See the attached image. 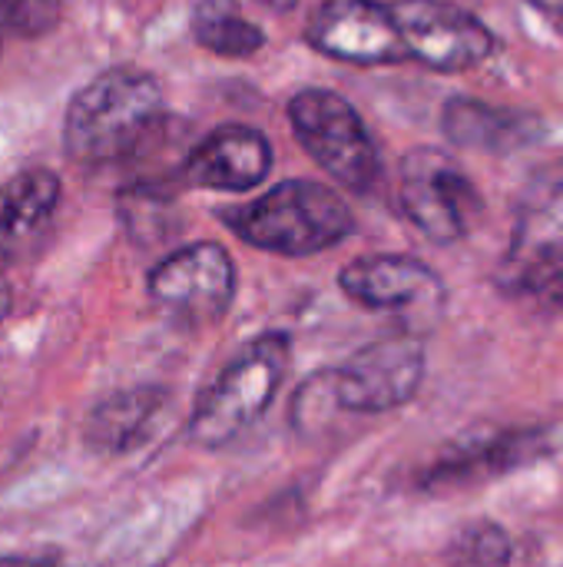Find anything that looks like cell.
Masks as SVG:
<instances>
[{
    "label": "cell",
    "instance_id": "1",
    "mask_svg": "<svg viewBox=\"0 0 563 567\" xmlns=\"http://www.w3.org/2000/svg\"><path fill=\"white\" fill-rule=\"evenodd\" d=\"M163 120V86L139 66H113L66 106L63 150L76 166H110L136 153Z\"/></svg>",
    "mask_w": 563,
    "mask_h": 567
},
{
    "label": "cell",
    "instance_id": "2",
    "mask_svg": "<svg viewBox=\"0 0 563 567\" xmlns=\"http://www.w3.org/2000/svg\"><path fill=\"white\" fill-rule=\"evenodd\" d=\"M222 223L242 243L275 256H315L355 233L348 203L309 179H285L259 199L226 209Z\"/></svg>",
    "mask_w": 563,
    "mask_h": 567
},
{
    "label": "cell",
    "instance_id": "3",
    "mask_svg": "<svg viewBox=\"0 0 563 567\" xmlns=\"http://www.w3.org/2000/svg\"><path fill=\"white\" fill-rule=\"evenodd\" d=\"M498 286L548 312H563V159L528 183Z\"/></svg>",
    "mask_w": 563,
    "mask_h": 567
},
{
    "label": "cell",
    "instance_id": "4",
    "mask_svg": "<svg viewBox=\"0 0 563 567\" xmlns=\"http://www.w3.org/2000/svg\"><path fill=\"white\" fill-rule=\"evenodd\" d=\"M292 342L285 332H265L249 342L199 395L189 419V439L202 449H222L252 429L272 405L285 369Z\"/></svg>",
    "mask_w": 563,
    "mask_h": 567
},
{
    "label": "cell",
    "instance_id": "5",
    "mask_svg": "<svg viewBox=\"0 0 563 567\" xmlns=\"http://www.w3.org/2000/svg\"><path fill=\"white\" fill-rule=\"evenodd\" d=\"M289 123L305 153L348 193H372L382 159L358 110L332 90H302L289 100Z\"/></svg>",
    "mask_w": 563,
    "mask_h": 567
},
{
    "label": "cell",
    "instance_id": "6",
    "mask_svg": "<svg viewBox=\"0 0 563 567\" xmlns=\"http://www.w3.org/2000/svg\"><path fill=\"white\" fill-rule=\"evenodd\" d=\"M398 199L411 226L438 246L465 239L481 213V196L468 173L448 153L431 146L411 150L402 159Z\"/></svg>",
    "mask_w": 563,
    "mask_h": 567
},
{
    "label": "cell",
    "instance_id": "7",
    "mask_svg": "<svg viewBox=\"0 0 563 567\" xmlns=\"http://www.w3.org/2000/svg\"><path fill=\"white\" fill-rule=\"evenodd\" d=\"M388 7L408 60L428 70L461 73L498 50V37L488 23L451 0H395Z\"/></svg>",
    "mask_w": 563,
    "mask_h": 567
},
{
    "label": "cell",
    "instance_id": "8",
    "mask_svg": "<svg viewBox=\"0 0 563 567\" xmlns=\"http://www.w3.org/2000/svg\"><path fill=\"white\" fill-rule=\"evenodd\" d=\"M149 299L179 326L219 322L236 299V266L219 243H192L149 272Z\"/></svg>",
    "mask_w": 563,
    "mask_h": 567
},
{
    "label": "cell",
    "instance_id": "9",
    "mask_svg": "<svg viewBox=\"0 0 563 567\" xmlns=\"http://www.w3.org/2000/svg\"><path fill=\"white\" fill-rule=\"evenodd\" d=\"M425 379V346L415 336H388L358 349L342 369L329 375L338 409L348 412H392L411 402Z\"/></svg>",
    "mask_w": 563,
    "mask_h": 567
},
{
    "label": "cell",
    "instance_id": "10",
    "mask_svg": "<svg viewBox=\"0 0 563 567\" xmlns=\"http://www.w3.org/2000/svg\"><path fill=\"white\" fill-rule=\"evenodd\" d=\"M309 43L332 60L358 66L408 60L392 7L378 0H322L309 17Z\"/></svg>",
    "mask_w": 563,
    "mask_h": 567
},
{
    "label": "cell",
    "instance_id": "11",
    "mask_svg": "<svg viewBox=\"0 0 563 567\" xmlns=\"http://www.w3.org/2000/svg\"><path fill=\"white\" fill-rule=\"evenodd\" d=\"M338 286L365 309L398 312L425 322H431L445 306L441 279L411 256H362L342 269Z\"/></svg>",
    "mask_w": 563,
    "mask_h": 567
},
{
    "label": "cell",
    "instance_id": "12",
    "mask_svg": "<svg viewBox=\"0 0 563 567\" xmlns=\"http://www.w3.org/2000/svg\"><path fill=\"white\" fill-rule=\"evenodd\" d=\"M272 169V143L252 126H219L179 166V179L192 189L242 193L259 186Z\"/></svg>",
    "mask_w": 563,
    "mask_h": 567
},
{
    "label": "cell",
    "instance_id": "13",
    "mask_svg": "<svg viewBox=\"0 0 563 567\" xmlns=\"http://www.w3.org/2000/svg\"><path fill=\"white\" fill-rule=\"evenodd\" d=\"M60 206V179L50 169H23L0 183V269L23 262L50 233Z\"/></svg>",
    "mask_w": 563,
    "mask_h": 567
},
{
    "label": "cell",
    "instance_id": "14",
    "mask_svg": "<svg viewBox=\"0 0 563 567\" xmlns=\"http://www.w3.org/2000/svg\"><path fill=\"white\" fill-rule=\"evenodd\" d=\"M445 136L461 150L478 153H514L541 140V123L528 113L491 106L471 96H455L441 110Z\"/></svg>",
    "mask_w": 563,
    "mask_h": 567
},
{
    "label": "cell",
    "instance_id": "15",
    "mask_svg": "<svg viewBox=\"0 0 563 567\" xmlns=\"http://www.w3.org/2000/svg\"><path fill=\"white\" fill-rule=\"evenodd\" d=\"M163 402L166 399L159 389L116 392L113 399H106L103 405L93 409V415L86 422V442L100 452H110V455L139 445L149 435Z\"/></svg>",
    "mask_w": 563,
    "mask_h": 567
},
{
    "label": "cell",
    "instance_id": "16",
    "mask_svg": "<svg viewBox=\"0 0 563 567\" xmlns=\"http://www.w3.org/2000/svg\"><path fill=\"white\" fill-rule=\"evenodd\" d=\"M538 439L541 435H531V432H511V435H491L484 442H465L431 468L428 485H451L465 478L471 482L481 475H501L504 468L521 465L528 458V449L538 445Z\"/></svg>",
    "mask_w": 563,
    "mask_h": 567
},
{
    "label": "cell",
    "instance_id": "17",
    "mask_svg": "<svg viewBox=\"0 0 563 567\" xmlns=\"http://www.w3.org/2000/svg\"><path fill=\"white\" fill-rule=\"evenodd\" d=\"M192 37L202 50L229 60L256 56L265 47V33L252 20L239 17L226 0H206L196 7Z\"/></svg>",
    "mask_w": 563,
    "mask_h": 567
},
{
    "label": "cell",
    "instance_id": "18",
    "mask_svg": "<svg viewBox=\"0 0 563 567\" xmlns=\"http://www.w3.org/2000/svg\"><path fill=\"white\" fill-rule=\"evenodd\" d=\"M451 567H511V538L494 522L465 525L445 551Z\"/></svg>",
    "mask_w": 563,
    "mask_h": 567
},
{
    "label": "cell",
    "instance_id": "19",
    "mask_svg": "<svg viewBox=\"0 0 563 567\" xmlns=\"http://www.w3.org/2000/svg\"><path fill=\"white\" fill-rule=\"evenodd\" d=\"M119 219L126 223L133 243L139 239L143 246L163 239L176 223H173V206L163 193H149V189H129L119 196Z\"/></svg>",
    "mask_w": 563,
    "mask_h": 567
},
{
    "label": "cell",
    "instance_id": "20",
    "mask_svg": "<svg viewBox=\"0 0 563 567\" xmlns=\"http://www.w3.org/2000/svg\"><path fill=\"white\" fill-rule=\"evenodd\" d=\"M66 0H0V30L17 37H40L63 17Z\"/></svg>",
    "mask_w": 563,
    "mask_h": 567
},
{
    "label": "cell",
    "instance_id": "21",
    "mask_svg": "<svg viewBox=\"0 0 563 567\" xmlns=\"http://www.w3.org/2000/svg\"><path fill=\"white\" fill-rule=\"evenodd\" d=\"M538 10H544V13H551V17H557L563 20V0H531Z\"/></svg>",
    "mask_w": 563,
    "mask_h": 567
},
{
    "label": "cell",
    "instance_id": "22",
    "mask_svg": "<svg viewBox=\"0 0 563 567\" xmlns=\"http://www.w3.org/2000/svg\"><path fill=\"white\" fill-rule=\"evenodd\" d=\"M10 302H13V296H10V286H7V279H3V272H0V319L10 312Z\"/></svg>",
    "mask_w": 563,
    "mask_h": 567
},
{
    "label": "cell",
    "instance_id": "23",
    "mask_svg": "<svg viewBox=\"0 0 563 567\" xmlns=\"http://www.w3.org/2000/svg\"><path fill=\"white\" fill-rule=\"evenodd\" d=\"M265 7H272V10H279V13H285V10H292L299 0H262Z\"/></svg>",
    "mask_w": 563,
    "mask_h": 567
},
{
    "label": "cell",
    "instance_id": "24",
    "mask_svg": "<svg viewBox=\"0 0 563 567\" xmlns=\"http://www.w3.org/2000/svg\"><path fill=\"white\" fill-rule=\"evenodd\" d=\"M0 567H43V565H33V561H23V558H0Z\"/></svg>",
    "mask_w": 563,
    "mask_h": 567
}]
</instances>
